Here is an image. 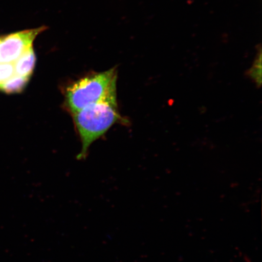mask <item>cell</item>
<instances>
[{
  "label": "cell",
  "mask_w": 262,
  "mask_h": 262,
  "mask_svg": "<svg viewBox=\"0 0 262 262\" xmlns=\"http://www.w3.org/2000/svg\"><path fill=\"white\" fill-rule=\"evenodd\" d=\"M36 63L35 54L33 47L23 54L14 63V73L19 76L30 77Z\"/></svg>",
  "instance_id": "277c9868"
},
{
  "label": "cell",
  "mask_w": 262,
  "mask_h": 262,
  "mask_svg": "<svg viewBox=\"0 0 262 262\" xmlns=\"http://www.w3.org/2000/svg\"><path fill=\"white\" fill-rule=\"evenodd\" d=\"M45 29V26H42L0 37V63H14L33 47L35 39Z\"/></svg>",
  "instance_id": "3957f363"
},
{
  "label": "cell",
  "mask_w": 262,
  "mask_h": 262,
  "mask_svg": "<svg viewBox=\"0 0 262 262\" xmlns=\"http://www.w3.org/2000/svg\"><path fill=\"white\" fill-rule=\"evenodd\" d=\"M257 57L255 58L253 67L248 71L250 76L257 82L261 84V49L259 48V51L257 53Z\"/></svg>",
  "instance_id": "8992f818"
},
{
  "label": "cell",
  "mask_w": 262,
  "mask_h": 262,
  "mask_svg": "<svg viewBox=\"0 0 262 262\" xmlns=\"http://www.w3.org/2000/svg\"><path fill=\"white\" fill-rule=\"evenodd\" d=\"M15 74L14 64L0 63V84Z\"/></svg>",
  "instance_id": "52a82bcc"
},
{
  "label": "cell",
  "mask_w": 262,
  "mask_h": 262,
  "mask_svg": "<svg viewBox=\"0 0 262 262\" xmlns=\"http://www.w3.org/2000/svg\"><path fill=\"white\" fill-rule=\"evenodd\" d=\"M73 115L82 142L81 151L78 156L79 159L86 156L88 149L94 141L120 120L117 106L103 103L84 108Z\"/></svg>",
  "instance_id": "7a4b0ae2"
},
{
  "label": "cell",
  "mask_w": 262,
  "mask_h": 262,
  "mask_svg": "<svg viewBox=\"0 0 262 262\" xmlns=\"http://www.w3.org/2000/svg\"><path fill=\"white\" fill-rule=\"evenodd\" d=\"M29 78L30 77L14 74L8 80L0 84V91L8 94L21 93L27 85Z\"/></svg>",
  "instance_id": "5b68a950"
},
{
  "label": "cell",
  "mask_w": 262,
  "mask_h": 262,
  "mask_svg": "<svg viewBox=\"0 0 262 262\" xmlns=\"http://www.w3.org/2000/svg\"><path fill=\"white\" fill-rule=\"evenodd\" d=\"M116 68L88 75L68 87L65 102L73 114L98 103L117 106Z\"/></svg>",
  "instance_id": "6da1fadb"
}]
</instances>
